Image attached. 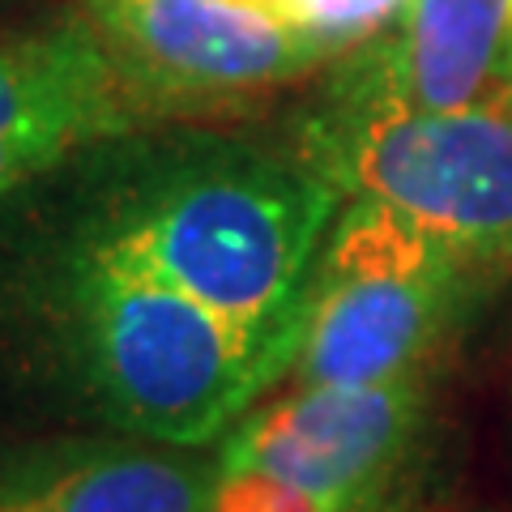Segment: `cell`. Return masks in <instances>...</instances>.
I'll return each mask as SVG.
<instances>
[{
  "instance_id": "obj_12",
  "label": "cell",
  "mask_w": 512,
  "mask_h": 512,
  "mask_svg": "<svg viewBox=\"0 0 512 512\" xmlns=\"http://www.w3.org/2000/svg\"><path fill=\"white\" fill-rule=\"evenodd\" d=\"M350 512H410V508H384V504H359V508H350Z\"/></svg>"
},
{
  "instance_id": "obj_9",
  "label": "cell",
  "mask_w": 512,
  "mask_h": 512,
  "mask_svg": "<svg viewBox=\"0 0 512 512\" xmlns=\"http://www.w3.org/2000/svg\"><path fill=\"white\" fill-rule=\"evenodd\" d=\"M218 453L171 444L43 440L0 453V512H210Z\"/></svg>"
},
{
  "instance_id": "obj_7",
  "label": "cell",
  "mask_w": 512,
  "mask_h": 512,
  "mask_svg": "<svg viewBox=\"0 0 512 512\" xmlns=\"http://www.w3.org/2000/svg\"><path fill=\"white\" fill-rule=\"evenodd\" d=\"M329 64L325 107H508L512 9L508 0H406L389 26Z\"/></svg>"
},
{
  "instance_id": "obj_2",
  "label": "cell",
  "mask_w": 512,
  "mask_h": 512,
  "mask_svg": "<svg viewBox=\"0 0 512 512\" xmlns=\"http://www.w3.org/2000/svg\"><path fill=\"white\" fill-rule=\"evenodd\" d=\"M69 359L94 406L137 440L214 444L252 410L295 350L201 308L77 235L60 269Z\"/></svg>"
},
{
  "instance_id": "obj_3",
  "label": "cell",
  "mask_w": 512,
  "mask_h": 512,
  "mask_svg": "<svg viewBox=\"0 0 512 512\" xmlns=\"http://www.w3.org/2000/svg\"><path fill=\"white\" fill-rule=\"evenodd\" d=\"M299 158L346 201L406 214L470 269L512 261V111L325 107Z\"/></svg>"
},
{
  "instance_id": "obj_14",
  "label": "cell",
  "mask_w": 512,
  "mask_h": 512,
  "mask_svg": "<svg viewBox=\"0 0 512 512\" xmlns=\"http://www.w3.org/2000/svg\"><path fill=\"white\" fill-rule=\"evenodd\" d=\"M508 111H512V103H508Z\"/></svg>"
},
{
  "instance_id": "obj_10",
  "label": "cell",
  "mask_w": 512,
  "mask_h": 512,
  "mask_svg": "<svg viewBox=\"0 0 512 512\" xmlns=\"http://www.w3.org/2000/svg\"><path fill=\"white\" fill-rule=\"evenodd\" d=\"M227 5L316 47L325 60H338L372 39L380 26H389L406 0H227Z\"/></svg>"
},
{
  "instance_id": "obj_11",
  "label": "cell",
  "mask_w": 512,
  "mask_h": 512,
  "mask_svg": "<svg viewBox=\"0 0 512 512\" xmlns=\"http://www.w3.org/2000/svg\"><path fill=\"white\" fill-rule=\"evenodd\" d=\"M210 512H346V508L325 500V495L282 483V478H269V474L218 470Z\"/></svg>"
},
{
  "instance_id": "obj_5",
  "label": "cell",
  "mask_w": 512,
  "mask_h": 512,
  "mask_svg": "<svg viewBox=\"0 0 512 512\" xmlns=\"http://www.w3.org/2000/svg\"><path fill=\"white\" fill-rule=\"evenodd\" d=\"M77 18L158 116L231 107L329 64L227 0H77Z\"/></svg>"
},
{
  "instance_id": "obj_8",
  "label": "cell",
  "mask_w": 512,
  "mask_h": 512,
  "mask_svg": "<svg viewBox=\"0 0 512 512\" xmlns=\"http://www.w3.org/2000/svg\"><path fill=\"white\" fill-rule=\"evenodd\" d=\"M163 120L77 18L0 39V197L90 141Z\"/></svg>"
},
{
  "instance_id": "obj_6",
  "label": "cell",
  "mask_w": 512,
  "mask_h": 512,
  "mask_svg": "<svg viewBox=\"0 0 512 512\" xmlns=\"http://www.w3.org/2000/svg\"><path fill=\"white\" fill-rule=\"evenodd\" d=\"M423 376L384 384H295L248 410L218 440V470H252L325 495L338 508L376 504L423 423Z\"/></svg>"
},
{
  "instance_id": "obj_4",
  "label": "cell",
  "mask_w": 512,
  "mask_h": 512,
  "mask_svg": "<svg viewBox=\"0 0 512 512\" xmlns=\"http://www.w3.org/2000/svg\"><path fill=\"white\" fill-rule=\"evenodd\" d=\"M470 274L406 214L380 201H342L303 291L295 384L423 376L466 308Z\"/></svg>"
},
{
  "instance_id": "obj_13",
  "label": "cell",
  "mask_w": 512,
  "mask_h": 512,
  "mask_svg": "<svg viewBox=\"0 0 512 512\" xmlns=\"http://www.w3.org/2000/svg\"><path fill=\"white\" fill-rule=\"evenodd\" d=\"M508 9H512V0H508Z\"/></svg>"
},
{
  "instance_id": "obj_1",
  "label": "cell",
  "mask_w": 512,
  "mask_h": 512,
  "mask_svg": "<svg viewBox=\"0 0 512 512\" xmlns=\"http://www.w3.org/2000/svg\"><path fill=\"white\" fill-rule=\"evenodd\" d=\"M342 201L303 158L210 150L124 184L82 239L295 350L303 291Z\"/></svg>"
}]
</instances>
